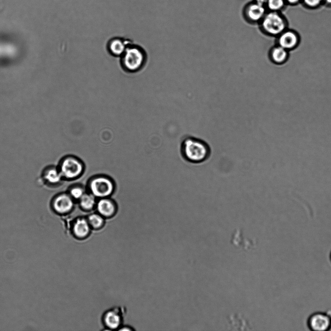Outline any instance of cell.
Listing matches in <instances>:
<instances>
[{
    "label": "cell",
    "instance_id": "obj_21",
    "mask_svg": "<svg viewBox=\"0 0 331 331\" xmlns=\"http://www.w3.org/2000/svg\"><path fill=\"white\" fill-rule=\"evenodd\" d=\"M288 6H296L301 4V0H285Z\"/></svg>",
    "mask_w": 331,
    "mask_h": 331
},
{
    "label": "cell",
    "instance_id": "obj_8",
    "mask_svg": "<svg viewBox=\"0 0 331 331\" xmlns=\"http://www.w3.org/2000/svg\"><path fill=\"white\" fill-rule=\"evenodd\" d=\"M276 38V45L288 51L296 48L299 45L300 37L296 31L288 28Z\"/></svg>",
    "mask_w": 331,
    "mask_h": 331
},
{
    "label": "cell",
    "instance_id": "obj_16",
    "mask_svg": "<svg viewBox=\"0 0 331 331\" xmlns=\"http://www.w3.org/2000/svg\"><path fill=\"white\" fill-rule=\"evenodd\" d=\"M288 5L285 0H267L265 7L267 11L283 12Z\"/></svg>",
    "mask_w": 331,
    "mask_h": 331
},
{
    "label": "cell",
    "instance_id": "obj_4",
    "mask_svg": "<svg viewBox=\"0 0 331 331\" xmlns=\"http://www.w3.org/2000/svg\"><path fill=\"white\" fill-rule=\"evenodd\" d=\"M309 329L313 331H329L331 329V312H315L307 320Z\"/></svg>",
    "mask_w": 331,
    "mask_h": 331
},
{
    "label": "cell",
    "instance_id": "obj_2",
    "mask_svg": "<svg viewBox=\"0 0 331 331\" xmlns=\"http://www.w3.org/2000/svg\"><path fill=\"white\" fill-rule=\"evenodd\" d=\"M258 25L263 33L276 37L288 28L289 22L282 12L267 11Z\"/></svg>",
    "mask_w": 331,
    "mask_h": 331
},
{
    "label": "cell",
    "instance_id": "obj_17",
    "mask_svg": "<svg viewBox=\"0 0 331 331\" xmlns=\"http://www.w3.org/2000/svg\"><path fill=\"white\" fill-rule=\"evenodd\" d=\"M324 0H301L300 5L308 10H315L323 6Z\"/></svg>",
    "mask_w": 331,
    "mask_h": 331
},
{
    "label": "cell",
    "instance_id": "obj_3",
    "mask_svg": "<svg viewBox=\"0 0 331 331\" xmlns=\"http://www.w3.org/2000/svg\"><path fill=\"white\" fill-rule=\"evenodd\" d=\"M120 58V63L123 69L130 73H134L143 67L146 62L147 55L142 47L131 44Z\"/></svg>",
    "mask_w": 331,
    "mask_h": 331
},
{
    "label": "cell",
    "instance_id": "obj_5",
    "mask_svg": "<svg viewBox=\"0 0 331 331\" xmlns=\"http://www.w3.org/2000/svg\"><path fill=\"white\" fill-rule=\"evenodd\" d=\"M267 11L265 6L258 4L252 0L244 5L242 10V15L247 23L258 24Z\"/></svg>",
    "mask_w": 331,
    "mask_h": 331
},
{
    "label": "cell",
    "instance_id": "obj_14",
    "mask_svg": "<svg viewBox=\"0 0 331 331\" xmlns=\"http://www.w3.org/2000/svg\"><path fill=\"white\" fill-rule=\"evenodd\" d=\"M289 52L286 49L276 45L272 47L269 51L270 61L277 65H281L287 62L289 58Z\"/></svg>",
    "mask_w": 331,
    "mask_h": 331
},
{
    "label": "cell",
    "instance_id": "obj_24",
    "mask_svg": "<svg viewBox=\"0 0 331 331\" xmlns=\"http://www.w3.org/2000/svg\"><path fill=\"white\" fill-rule=\"evenodd\" d=\"M330 261L331 262V252L330 254Z\"/></svg>",
    "mask_w": 331,
    "mask_h": 331
},
{
    "label": "cell",
    "instance_id": "obj_19",
    "mask_svg": "<svg viewBox=\"0 0 331 331\" xmlns=\"http://www.w3.org/2000/svg\"><path fill=\"white\" fill-rule=\"evenodd\" d=\"M88 221L91 227L96 229L100 228L104 223L102 217L96 214L90 215L88 218Z\"/></svg>",
    "mask_w": 331,
    "mask_h": 331
},
{
    "label": "cell",
    "instance_id": "obj_22",
    "mask_svg": "<svg viewBox=\"0 0 331 331\" xmlns=\"http://www.w3.org/2000/svg\"><path fill=\"white\" fill-rule=\"evenodd\" d=\"M323 6L331 9V0H324Z\"/></svg>",
    "mask_w": 331,
    "mask_h": 331
},
{
    "label": "cell",
    "instance_id": "obj_12",
    "mask_svg": "<svg viewBox=\"0 0 331 331\" xmlns=\"http://www.w3.org/2000/svg\"><path fill=\"white\" fill-rule=\"evenodd\" d=\"M90 227L87 220L80 218L73 223L71 232L75 238L78 240L84 239L89 236Z\"/></svg>",
    "mask_w": 331,
    "mask_h": 331
},
{
    "label": "cell",
    "instance_id": "obj_20",
    "mask_svg": "<svg viewBox=\"0 0 331 331\" xmlns=\"http://www.w3.org/2000/svg\"><path fill=\"white\" fill-rule=\"evenodd\" d=\"M69 194L74 199H80L84 194L83 189L78 187H75L70 189Z\"/></svg>",
    "mask_w": 331,
    "mask_h": 331
},
{
    "label": "cell",
    "instance_id": "obj_23",
    "mask_svg": "<svg viewBox=\"0 0 331 331\" xmlns=\"http://www.w3.org/2000/svg\"><path fill=\"white\" fill-rule=\"evenodd\" d=\"M252 1L258 4L265 6L267 0H252Z\"/></svg>",
    "mask_w": 331,
    "mask_h": 331
},
{
    "label": "cell",
    "instance_id": "obj_11",
    "mask_svg": "<svg viewBox=\"0 0 331 331\" xmlns=\"http://www.w3.org/2000/svg\"><path fill=\"white\" fill-rule=\"evenodd\" d=\"M41 178L47 186L50 187L58 186L64 179L58 166L48 165L42 171Z\"/></svg>",
    "mask_w": 331,
    "mask_h": 331
},
{
    "label": "cell",
    "instance_id": "obj_15",
    "mask_svg": "<svg viewBox=\"0 0 331 331\" xmlns=\"http://www.w3.org/2000/svg\"><path fill=\"white\" fill-rule=\"evenodd\" d=\"M97 208L99 212L102 215L109 217L112 215L115 211L113 203L107 199H101L98 203Z\"/></svg>",
    "mask_w": 331,
    "mask_h": 331
},
{
    "label": "cell",
    "instance_id": "obj_13",
    "mask_svg": "<svg viewBox=\"0 0 331 331\" xmlns=\"http://www.w3.org/2000/svg\"><path fill=\"white\" fill-rule=\"evenodd\" d=\"M131 44L128 40L119 37H115L109 40L107 47L110 54L114 56L120 57Z\"/></svg>",
    "mask_w": 331,
    "mask_h": 331
},
{
    "label": "cell",
    "instance_id": "obj_1",
    "mask_svg": "<svg viewBox=\"0 0 331 331\" xmlns=\"http://www.w3.org/2000/svg\"><path fill=\"white\" fill-rule=\"evenodd\" d=\"M180 153L182 158L192 164L201 163L210 157L211 149L205 141L193 136H186L182 140Z\"/></svg>",
    "mask_w": 331,
    "mask_h": 331
},
{
    "label": "cell",
    "instance_id": "obj_10",
    "mask_svg": "<svg viewBox=\"0 0 331 331\" xmlns=\"http://www.w3.org/2000/svg\"><path fill=\"white\" fill-rule=\"evenodd\" d=\"M90 189L93 195L103 197L112 193L114 186L111 181L108 178L98 177L91 182Z\"/></svg>",
    "mask_w": 331,
    "mask_h": 331
},
{
    "label": "cell",
    "instance_id": "obj_9",
    "mask_svg": "<svg viewBox=\"0 0 331 331\" xmlns=\"http://www.w3.org/2000/svg\"><path fill=\"white\" fill-rule=\"evenodd\" d=\"M74 205L73 198L69 194L61 193L54 196L50 202L52 210L58 215L69 213Z\"/></svg>",
    "mask_w": 331,
    "mask_h": 331
},
{
    "label": "cell",
    "instance_id": "obj_18",
    "mask_svg": "<svg viewBox=\"0 0 331 331\" xmlns=\"http://www.w3.org/2000/svg\"><path fill=\"white\" fill-rule=\"evenodd\" d=\"M95 204V200L92 195L84 194L80 198V205L84 209H91Z\"/></svg>",
    "mask_w": 331,
    "mask_h": 331
},
{
    "label": "cell",
    "instance_id": "obj_6",
    "mask_svg": "<svg viewBox=\"0 0 331 331\" xmlns=\"http://www.w3.org/2000/svg\"><path fill=\"white\" fill-rule=\"evenodd\" d=\"M123 311L117 307L110 308L106 310L102 316L103 330H118L124 321V315Z\"/></svg>",
    "mask_w": 331,
    "mask_h": 331
},
{
    "label": "cell",
    "instance_id": "obj_7",
    "mask_svg": "<svg viewBox=\"0 0 331 331\" xmlns=\"http://www.w3.org/2000/svg\"><path fill=\"white\" fill-rule=\"evenodd\" d=\"M58 167L63 178L67 179L77 177L83 170L81 163L76 158L71 157L63 158L60 161Z\"/></svg>",
    "mask_w": 331,
    "mask_h": 331
}]
</instances>
